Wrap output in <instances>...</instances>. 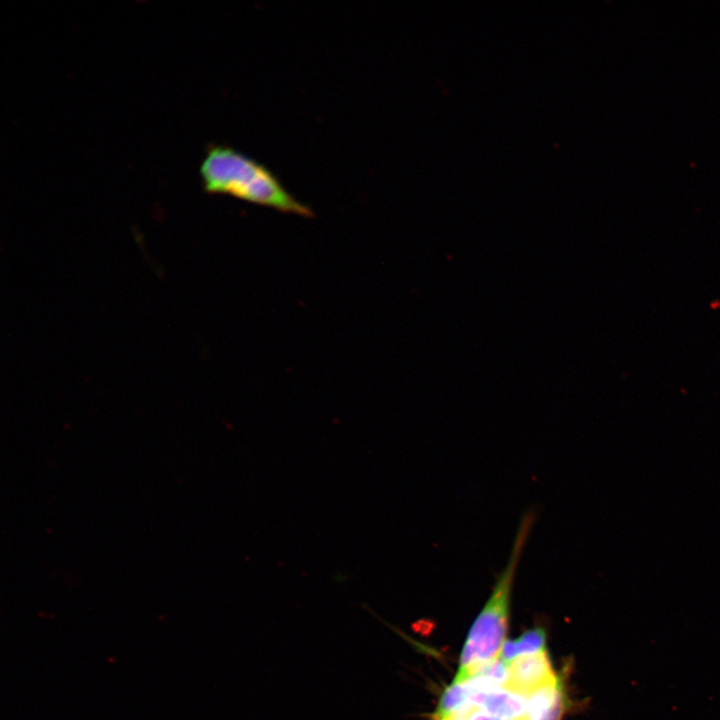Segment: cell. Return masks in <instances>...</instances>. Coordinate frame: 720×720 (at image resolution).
Returning a JSON list of instances; mask_svg holds the SVG:
<instances>
[{
	"label": "cell",
	"mask_w": 720,
	"mask_h": 720,
	"mask_svg": "<svg viewBox=\"0 0 720 720\" xmlns=\"http://www.w3.org/2000/svg\"><path fill=\"white\" fill-rule=\"evenodd\" d=\"M535 519V512L529 510L520 520L509 558L466 638L453 680L455 683L468 680L500 657L508 628L515 574Z\"/></svg>",
	"instance_id": "6da1fadb"
},
{
	"label": "cell",
	"mask_w": 720,
	"mask_h": 720,
	"mask_svg": "<svg viewBox=\"0 0 720 720\" xmlns=\"http://www.w3.org/2000/svg\"><path fill=\"white\" fill-rule=\"evenodd\" d=\"M204 188L284 213L313 217L310 207L295 199L264 165L221 145L208 148L200 166Z\"/></svg>",
	"instance_id": "7a4b0ae2"
},
{
	"label": "cell",
	"mask_w": 720,
	"mask_h": 720,
	"mask_svg": "<svg viewBox=\"0 0 720 720\" xmlns=\"http://www.w3.org/2000/svg\"><path fill=\"white\" fill-rule=\"evenodd\" d=\"M504 687L523 697H528L541 687L557 680L550 658L545 651L519 657L508 665Z\"/></svg>",
	"instance_id": "3957f363"
},
{
	"label": "cell",
	"mask_w": 720,
	"mask_h": 720,
	"mask_svg": "<svg viewBox=\"0 0 720 720\" xmlns=\"http://www.w3.org/2000/svg\"><path fill=\"white\" fill-rule=\"evenodd\" d=\"M468 702L482 711L513 720H524L527 710V698L505 687L474 692Z\"/></svg>",
	"instance_id": "277c9868"
},
{
	"label": "cell",
	"mask_w": 720,
	"mask_h": 720,
	"mask_svg": "<svg viewBox=\"0 0 720 720\" xmlns=\"http://www.w3.org/2000/svg\"><path fill=\"white\" fill-rule=\"evenodd\" d=\"M566 705V689L563 677L541 687L527 697L524 720H561Z\"/></svg>",
	"instance_id": "5b68a950"
},
{
	"label": "cell",
	"mask_w": 720,
	"mask_h": 720,
	"mask_svg": "<svg viewBox=\"0 0 720 720\" xmlns=\"http://www.w3.org/2000/svg\"><path fill=\"white\" fill-rule=\"evenodd\" d=\"M546 633L542 627H535L523 633L515 640L506 641L500 658L508 665L513 660L545 651Z\"/></svg>",
	"instance_id": "8992f818"
},
{
	"label": "cell",
	"mask_w": 720,
	"mask_h": 720,
	"mask_svg": "<svg viewBox=\"0 0 720 720\" xmlns=\"http://www.w3.org/2000/svg\"><path fill=\"white\" fill-rule=\"evenodd\" d=\"M477 707L472 705L470 702L460 707L459 709L452 711L448 714L437 715L433 714L430 720H469L470 714Z\"/></svg>",
	"instance_id": "52a82bcc"
},
{
	"label": "cell",
	"mask_w": 720,
	"mask_h": 720,
	"mask_svg": "<svg viewBox=\"0 0 720 720\" xmlns=\"http://www.w3.org/2000/svg\"><path fill=\"white\" fill-rule=\"evenodd\" d=\"M469 720H513V719L495 716V715H492L490 713H487L485 711H482V710L476 708L470 714Z\"/></svg>",
	"instance_id": "ba28073f"
}]
</instances>
